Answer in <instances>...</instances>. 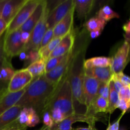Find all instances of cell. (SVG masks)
<instances>
[{"instance_id": "41", "label": "cell", "mask_w": 130, "mask_h": 130, "mask_svg": "<svg viewBox=\"0 0 130 130\" xmlns=\"http://www.w3.org/2000/svg\"><path fill=\"white\" fill-rule=\"evenodd\" d=\"M5 33L0 38V63H2L4 60L6 58L5 56V52H4V39H5Z\"/></svg>"}, {"instance_id": "12", "label": "cell", "mask_w": 130, "mask_h": 130, "mask_svg": "<svg viewBox=\"0 0 130 130\" xmlns=\"http://www.w3.org/2000/svg\"><path fill=\"white\" fill-rule=\"evenodd\" d=\"M130 60V47L126 41L112 57L111 69L114 74L123 72Z\"/></svg>"}, {"instance_id": "45", "label": "cell", "mask_w": 130, "mask_h": 130, "mask_svg": "<svg viewBox=\"0 0 130 130\" xmlns=\"http://www.w3.org/2000/svg\"><path fill=\"white\" fill-rule=\"evenodd\" d=\"M30 33L27 32H21V40L24 45L27 44L30 39Z\"/></svg>"}, {"instance_id": "44", "label": "cell", "mask_w": 130, "mask_h": 130, "mask_svg": "<svg viewBox=\"0 0 130 130\" xmlns=\"http://www.w3.org/2000/svg\"><path fill=\"white\" fill-rule=\"evenodd\" d=\"M7 27L8 24L5 22L3 19L0 17V38L5 34Z\"/></svg>"}, {"instance_id": "48", "label": "cell", "mask_w": 130, "mask_h": 130, "mask_svg": "<svg viewBox=\"0 0 130 130\" xmlns=\"http://www.w3.org/2000/svg\"><path fill=\"white\" fill-rule=\"evenodd\" d=\"M123 29L125 32L126 35L130 36V19L127 21L126 24H124L123 26Z\"/></svg>"}, {"instance_id": "37", "label": "cell", "mask_w": 130, "mask_h": 130, "mask_svg": "<svg viewBox=\"0 0 130 130\" xmlns=\"http://www.w3.org/2000/svg\"><path fill=\"white\" fill-rule=\"evenodd\" d=\"M39 60H40V56L38 51L31 50L28 52V60L26 62L27 64L30 65Z\"/></svg>"}, {"instance_id": "31", "label": "cell", "mask_w": 130, "mask_h": 130, "mask_svg": "<svg viewBox=\"0 0 130 130\" xmlns=\"http://www.w3.org/2000/svg\"><path fill=\"white\" fill-rule=\"evenodd\" d=\"M49 112L50 113L52 119L54 122V124H58V123H61L63 119H65V118H66L60 109H57V108L51 109Z\"/></svg>"}, {"instance_id": "54", "label": "cell", "mask_w": 130, "mask_h": 130, "mask_svg": "<svg viewBox=\"0 0 130 130\" xmlns=\"http://www.w3.org/2000/svg\"><path fill=\"white\" fill-rule=\"evenodd\" d=\"M119 130H126V129H124V128H121V129H119Z\"/></svg>"}, {"instance_id": "3", "label": "cell", "mask_w": 130, "mask_h": 130, "mask_svg": "<svg viewBox=\"0 0 130 130\" xmlns=\"http://www.w3.org/2000/svg\"><path fill=\"white\" fill-rule=\"evenodd\" d=\"M60 109L66 118L72 115L75 112L73 99L69 81V72L56 90L48 108V112L52 109Z\"/></svg>"}, {"instance_id": "27", "label": "cell", "mask_w": 130, "mask_h": 130, "mask_svg": "<svg viewBox=\"0 0 130 130\" xmlns=\"http://www.w3.org/2000/svg\"><path fill=\"white\" fill-rule=\"evenodd\" d=\"M97 17L102 19L107 22L113 19H119L120 16L118 13L113 10L112 8L108 5H105L98 11Z\"/></svg>"}, {"instance_id": "42", "label": "cell", "mask_w": 130, "mask_h": 130, "mask_svg": "<svg viewBox=\"0 0 130 130\" xmlns=\"http://www.w3.org/2000/svg\"><path fill=\"white\" fill-rule=\"evenodd\" d=\"M111 80L113 83V85H114V88H115L116 91L118 93H119V91L121 90V89L124 86H123V84L121 83V81H119V80H118V79L114 77L113 76L112 77Z\"/></svg>"}, {"instance_id": "47", "label": "cell", "mask_w": 130, "mask_h": 130, "mask_svg": "<svg viewBox=\"0 0 130 130\" xmlns=\"http://www.w3.org/2000/svg\"><path fill=\"white\" fill-rule=\"evenodd\" d=\"M19 59L21 61H25L27 62L28 60V52H25V51H22L19 55Z\"/></svg>"}, {"instance_id": "33", "label": "cell", "mask_w": 130, "mask_h": 130, "mask_svg": "<svg viewBox=\"0 0 130 130\" xmlns=\"http://www.w3.org/2000/svg\"><path fill=\"white\" fill-rule=\"evenodd\" d=\"M39 123H40V117L38 116L35 110H33L30 114V118L28 121V123H27L26 126L32 128L38 125Z\"/></svg>"}, {"instance_id": "5", "label": "cell", "mask_w": 130, "mask_h": 130, "mask_svg": "<svg viewBox=\"0 0 130 130\" xmlns=\"http://www.w3.org/2000/svg\"><path fill=\"white\" fill-rule=\"evenodd\" d=\"M40 0H25V3L19 8L13 19L8 25L6 32H10L19 29L35 10Z\"/></svg>"}, {"instance_id": "25", "label": "cell", "mask_w": 130, "mask_h": 130, "mask_svg": "<svg viewBox=\"0 0 130 130\" xmlns=\"http://www.w3.org/2000/svg\"><path fill=\"white\" fill-rule=\"evenodd\" d=\"M45 65L46 62L40 59L29 65L26 69L30 72L33 78H35L45 74Z\"/></svg>"}, {"instance_id": "7", "label": "cell", "mask_w": 130, "mask_h": 130, "mask_svg": "<svg viewBox=\"0 0 130 130\" xmlns=\"http://www.w3.org/2000/svg\"><path fill=\"white\" fill-rule=\"evenodd\" d=\"M74 49L66 55V58L55 68L44 74L46 79L53 85L58 86L68 74L73 59Z\"/></svg>"}, {"instance_id": "50", "label": "cell", "mask_w": 130, "mask_h": 130, "mask_svg": "<svg viewBox=\"0 0 130 130\" xmlns=\"http://www.w3.org/2000/svg\"><path fill=\"white\" fill-rule=\"evenodd\" d=\"M76 130H98L95 126H88L87 128H77Z\"/></svg>"}, {"instance_id": "1", "label": "cell", "mask_w": 130, "mask_h": 130, "mask_svg": "<svg viewBox=\"0 0 130 130\" xmlns=\"http://www.w3.org/2000/svg\"><path fill=\"white\" fill-rule=\"evenodd\" d=\"M58 86L50 83L44 75L35 77L25 88L24 94L15 105L22 108H32L39 117L42 116L45 112L48 111Z\"/></svg>"}, {"instance_id": "46", "label": "cell", "mask_w": 130, "mask_h": 130, "mask_svg": "<svg viewBox=\"0 0 130 130\" xmlns=\"http://www.w3.org/2000/svg\"><path fill=\"white\" fill-rule=\"evenodd\" d=\"M8 85V84L5 83L0 81V95H3V94H4L5 92L7 91Z\"/></svg>"}, {"instance_id": "11", "label": "cell", "mask_w": 130, "mask_h": 130, "mask_svg": "<svg viewBox=\"0 0 130 130\" xmlns=\"http://www.w3.org/2000/svg\"><path fill=\"white\" fill-rule=\"evenodd\" d=\"M33 77L26 69L15 71L9 82L7 91L9 93H15L25 89L32 81Z\"/></svg>"}, {"instance_id": "34", "label": "cell", "mask_w": 130, "mask_h": 130, "mask_svg": "<svg viewBox=\"0 0 130 130\" xmlns=\"http://www.w3.org/2000/svg\"><path fill=\"white\" fill-rule=\"evenodd\" d=\"M113 76L119 80L124 86H130V77L123 73V72L114 74Z\"/></svg>"}, {"instance_id": "49", "label": "cell", "mask_w": 130, "mask_h": 130, "mask_svg": "<svg viewBox=\"0 0 130 130\" xmlns=\"http://www.w3.org/2000/svg\"><path fill=\"white\" fill-rule=\"evenodd\" d=\"M102 30H95L90 32V36L91 39H95L98 38L101 34Z\"/></svg>"}, {"instance_id": "15", "label": "cell", "mask_w": 130, "mask_h": 130, "mask_svg": "<svg viewBox=\"0 0 130 130\" xmlns=\"http://www.w3.org/2000/svg\"><path fill=\"white\" fill-rule=\"evenodd\" d=\"M74 6L53 29V38H63L73 29Z\"/></svg>"}, {"instance_id": "18", "label": "cell", "mask_w": 130, "mask_h": 130, "mask_svg": "<svg viewBox=\"0 0 130 130\" xmlns=\"http://www.w3.org/2000/svg\"><path fill=\"white\" fill-rule=\"evenodd\" d=\"M84 70L85 76L93 77L100 83H107L110 81L114 74L110 66L107 67H95Z\"/></svg>"}, {"instance_id": "53", "label": "cell", "mask_w": 130, "mask_h": 130, "mask_svg": "<svg viewBox=\"0 0 130 130\" xmlns=\"http://www.w3.org/2000/svg\"><path fill=\"white\" fill-rule=\"evenodd\" d=\"M39 130H51V129L50 128H48V127L45 126H42Z\"/></svg>"}, {"instance_id": "38", "label": "cell", "mask_w": 130, "mask_h": 130, "mask_svg": "<svg viewBox=\"0 0 130 130\" xmlns=\"http://www.w3.org/2000/svg\"><path fill=\"white\" fill-rule=\"evenodd\" d=\"M119 99L130 102V86H123L118 93Z\"/></svg>"}, {"instance_id": "16", "label": "cell", "mask_w": 130, "mask_h": 130, "mask_svg": "<svg viewBox=\"0 0 130 130\" xmlns=\"http://www.w3.org/2000/svg\"><path fill=\"white\" fill-rule=\"evenodd\" d=\"M25 1V0H6L3 8L1 19L8 25Z\"/></svg>"}, {"instance_id": "13", "label": "cell", "mask_w": 130, "mask_h": 130, "mask_svg": "<svg viewBox=\"0 0 130 130\" xmlns=\"http://www.w3.org/2000/svg\"><path fill=\"white\" fill-rule=\"evenodd\" d=\"M75 38H76V35L73 28L68 34L62 38L59 44L50 54V58L61 57V56L66 55L67 53L71 52L74 48Z\"/></svg>"}, {"instance_id": "52", "label": "cell", "mask_w": 130, "mask_h": 130, "mask_svg": "<svg viewBox=\"0 0 130 130\" xmlns=\"http://www.w3.org/2000/svg\"><path fill=\"white\" fill-rule=\"evenodd\" d=\"M124 38H125V41L128 43L129 44V47H130V36H128V35H124Z\"/></svg>"}, {"instance_id": "35", "label": "cell", "mask_w": 130, "mask_h": 130, "mask_svg": "<svg viewBox=\"0 0 130 130\" xmlns=\"http://www.w3.org/2000/svg\"><path fill=\"white\" fill-rule=\"evenodd\" d=\"M53 38V29H47L46 32L44 33V36L42 39L41 43L40 48L45 46Z\"/></svg>"}, {"instance_id": "19", "label": "cell", "mask_w": 130, "mask_h": 130, "mask_svg": "<svg viewBox=\"0 0 130 130\" xmlns=\"http://www.w3.org/2000/svg\"><path fill=\"white\" fill-rule=\"evenodd\" d=\"M22 108L18 105H14L0 115V130L6 128L17 119L19 113Z\"/></svg>"}, {"instance_id": "55", "label": "cell", "mask_w": 130, "mask_h": 130, "mask_svg": "<svg viewBox=\"0 0 130 130\" xmlns=\"http://www.w3.org/2000/svg\"><path fill=\"white\" fill-rule=\"evenodd\" d=\"M1 95H0V96H1Z\"/></svg>"}, {"instance_id": "8", "label": "cell", "mask_w": 130, "mask_h": 130, "mask_svg": "<svg viewBox=\"0 0 130 130\" xmlns=\"http://www.w3.org/2000/svg\"><path fill=\"white\" fill-rule=\"evenodd\" d=\"M100 82L93 77L85 76L83 81V95L85 99L86 112L88 115H91V110L95 99L97 97L98 90Z\"/></svg>"}, {"instance_id": "10", "label": "cell", "mask_w": 130, "mask_h": 130, "mask_svg": "<svg viewBox=\"0 0 130 130\" xmlns=\"http://www.w3.org/2000/svg\"><path fill=\"white\" fill-rule=\"evenodd\" d=\"M74 6V0L61 1L48 13L46 21L47 29H53Z\"/></svg>"}, {"instance_id": "51", "label": "cell", "mask_w": 130, "mask_h": 130, "mask_svg": "<svg viewBox=\"0 0 130 130\" xmlns=\"http://www.w3.org/2000/svg\"><path fill=\"white\" fill-rule=\"evenodd\" d=\"M6 1V0H0V17H1V13H2L3 8L4 5H5Z\"/></svg>"}, {"instance_id": "29", "label": "cell", "mask_w": 130, "mask_h": 130, "mask_svg": "<svg viewBox=\"0 0 130 130\" xmlns=\"http://www.w3.org/2000/svg\"><path fill=\"white\" fill-rule=\"evenodd\" d=\"M67 54H68V53H67ZM67 55L63 56H61V57H53V58H48V60L46 62L45 73L50 72V71L53 70L54 68H55L57 66H58V65L63 61V60L66 58Z\"/></svg>"}, {"instance_id": "26", "label": "cell", "mask_w": 130, "mask_h": 130, "mask_svg": "<svg viewBox=\"0 0 130 130\" xmlns=\"http://www.w3.org/2000/svg\"><path fill=\"white\" fill-rule=\"evenodd\" d=\"M109 107L108 100L102 97L97 96L95 99L91 110V115H96L97 113H107Z\"/></svg>"}, {"instance_id": "43", "label": "cell", "mask_w": 130, "mask_h": 130, "mask_svg": "<svg viewBox=\"0 0 130 130\" xmlns=\"http://www.w3.org/2000/svg\"><path fill=\"white\" fill-rule=\"evenodd\" d=\"M123 116V114H121L116 121L113 123L112 124H109L107 130H119V123H120V121Z\"/></svg>"}, {"instance_id": "36", "label": "cell", "mask_w": 130, "mask_h": 130, "mask_svg": "<svg viewBox=\"0 0 130 130\" xmlns=\"http://www.w3.org/2000/svg\"><path fill=\"white\" fill-rule=\"evenodd\" d=\"M42 117H43V123L44 124V126L50 128H52L54 125V122L52 119L50 112H45L43 114Z\"/></svg>"}, {"instance_id": "9", "label": "cell", "mask_w": 130, "mask_h": 130, "mask_svg": "<svg viewBox=\"0 0 130 130\" xmlns=\"http://www.w3.org/2000/svg\"><path fill=\"white\" fill-rule=\"evenodd\" d=\"M99 121L96 115H88L86 114L74 113L63 119L58 124H54L51 130H72V124L77 122L86 123L88 126H95V123Z\"/></svg>"}, {"instance_id": "2", "label": "cell", "mask_w": 130, "mask_h": 130, "mask_svg": "<svg viewBox=\"0 0 130 130\" xmlns=\"http://www.w3.org/2000/svg\"><path fill=\"white\" fill-rule=\"evenodd\" d=\"M85 48H80L78 50L74 48L73 59L69 71V81L73 99L74 107L76 113L86 112L85 99L83 95V81L85 70L83 67Z\"/></svg>"}, {"instance_id": "39", "label": "cell", "mask_w": 130, "mask_h": 130, "mask_svg": "<svg viewBox=\"0 0 130 130\" xmlns=\"http://www.w3.org/2000/svg\"><path fill=\"white\" fill-rule=\"evenodd\" d=\"M118 108L123 112L122 114L124 115L128 110H130V102L127 101L126 100H123V99H119L117 109Z\"/></svg>"}, {"instance_id": "23", "label": "cell", "mask_w": 130, "mask_h": 130, "mask_svg": "<svg viewBox=\"0 0 130 130\" xmlns=\"http://www.w3.org/2000/svg\"><path fill=\"white\" fill-rule=\"evenodd\" d=\"M62 38H53L45 46L39 48L38 52L40 56V59L43 60L45 62H46L50 58V55L52 52L59 44Z\"/></svg>"}, {"instance_id": "32", "label": "cell", "mask_w": 130, "mask_h": 130, "mask_svg": "<svg viewBox=\"0 0 130 130\" xmlns=\"http://www.w3.org/2000/svg\"><path fill=\"white\" fill-rule=\"evenodd\" d=\"M110 81L107 83H100L99 90H98L97 96H102V97L108 100L109 95V85H110Z\"/></svg>"}, {"instance_id": "6", "label": "cell", "mask_w": 130, "mask_h": 130, "mask_svg": "<svg viewBox=\"0 0 130 130\" xmlns=\"http://www.w3.org/2000/svg\"><path fill=\"white\" fill-rule=\"evenodd\" d=\"M24 46L21 40V31L19 29L10 32H5L3 48L8 59L19 55L24 50Z\"/></svg>"}, {"instance_id": "28", "label": "cell", "mask_w": 130, "mask_h": 130, "mask_svg": "<svg viewBox=\"0 0 130 130\" xmlns=\"http://www.w3.org/2000/svg\"><path fill=\"white\" fill-rule=\"evenodd\" d=\"M106 24V22L96 17L89 19L85 24V27L89 32L95 30H101L103 31Z\"/></svg>"}, {"instance_id": "4", "label": "cell", "mask_w": 130, "mask_h": 130, "mask_svg": "<svg viewBox=\"0 0 130 130\" xmlns=\"http://www.w3.org/2000/svg\"><path fill=\"white\" fill-rule=\"evenodd\" d=\"M49 12L50 10L47 6L40 20L32 30L30 33V39L27 44L24 46V51L29 52V51L31 50H39L43 37L47 30L46 21Z\"/></svg>"}, {"instance_id": "24", "label": "cell", "mask_w": 130, "mask_h": 130, "mask_svg": "<svg viewBox=\"0 0 130 130\" xmlns=\"http://www.w3.org/2000/svg\"><path fill=\"white\" fill-rule=\"evenodd\" d=\"M119 101V94L116 91L113 83L111 80L110 82V85H109V99H108L109 107H108L107 112L110 113V114L113 113V112L117 109Z\"/></svg>"}, {"instance_id": "40", "label": "cell", "mask_w": 130, "mask_h": 130, "mask_svg": "<svg viewBox=\"0 0 130 130\" xmlns=\"http://www.w3.org/2000/svg\"><path fill=\"white\" fill-rule=\"evenodd\" d=\"M26 126L21 125L20 124H19L17 120H16L13 123H12L10 125H8L6 128H3L1 130H26Z\"/></svg>"}, {"instance_id": "22", "label": "cell", "mask_w": 130, "mask_h": 130, "mask_svg": "<svg viewBox=\"0 0 130 130\" xmlns=\"http://www.w3.org/2000/svg\"><path fill=\"white\" fill-rule=\"evenodd\" d=\"M15 71L7 58L0 64V81L8 84Z\"/></svg>"}, {"instance_id": "14", "label": "cell", "mask_w": 130, "mask_h": 130, "mask_svg": "<svg viewBox=\"0 0 130 130\" xmlns=\"http://www.w3.org/2000/svg\"><path fill=\"white\" fill-rule=\"evenodd\" d=\"M47 6H48V3L46 1H44V0L40 1L39 3L36 8L35 10L33 11L29 19L19 28V30L21 32H27L31 33L32 30L35 27L36 24L40 20Z\"/></svg>"}, {"instance_id": "20", "label": "cell", "mask_w": 130, "mask_h": 130, "mask_svg": "<svg viewBox=\"0 0 130 130\" xmlns=\"http://www.w3.org/2000/svg\"><path fill=\"white\" fill-rule=\"evenodd\" d=\"M74 10L79 19H84L87 17L94 6V0H74Z\"/></svg>"}, {"instance_id": "21", "label": "cell", "mask_w": 130, "mask_h": 130, "mask_svg": "<svg viewBox=\"0 0 130 130\" xmlns=\"http://www.w3.org/2000/svg\"><path fill=\"white\" fill-rule=\"evenodd\" d=\"M112 57H95L85 60L83 62L84 69H90L95 67H107L111 66Z\"/></svg>"}, {"instance_id": "17", "label": "cell", "mask_w": 130, "mask_h": 130, "mask_svg": "<svg viewBox=\"0 0 130 130\" xmlns=\"http://www.w3.org/2000/svg\"><path fill=\"white\" fill-rule=\"evenodd\" d=\"M25 89L15 93L6 91L0 96V115L17 104L24 94Z\"/></svg>"}, {"instance_id": "30", "label": "cell", "mask_w": 130, "mask_h": 130, "mask_svg": "<svg viewBox=\"0 0 130 130\" xmlns=\"http://www.w3.org/2000/svg\"><path fill=\"white\" fill-rule=\"evenodd\" d=\"M33 110L34 109L32 108H22L17 119L19 124L26 126L30 118V114Z\"/></svg>"}]
</instances>
